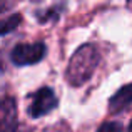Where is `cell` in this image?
<instances>
[{
  "label": "cell",
  "instance_id": "obj_6",
  "mask_svg": "<svg viewBox=\"0 0 132 132\" xmlns=\"http://www.w3.org/2000/svg\"><path fill=\"white\" fill-rule=\"evenodd\" d=\"M120 129H122V126L116 124V122H107V124L100 126V130H120Z\"/></svg>",
  "mask_w": 132,
  "mask_h": 132
},
{
  "label": "cell",
  "instance_id": "obj_4",
  "mask_svg": "<svg viewBox=\"0 0 132 132\" xmlns=\"http://www.w3.org/2000/svg\"><path fill=\"white\" fill-rule=\"evenodd\" d=\"M132 104V84L124 85L122 89H119L109 100V110L110 114H119L124 109H127Z\"/></svg>",
  "mask_w": 132,
  "mask_h": 132
},
{
  "label": "cell",
  "instance_id": "obj_8",
  "mask_svg": "<svg viewBox=\"0 0 132 132\" xmlns=\"http://www.w3.org/2000/svg\"><path fill=\"white\" fill-rule=\"evenodd\" d=\"M129 130H132V122H130V124H129Z\"/></svg>",
  "mask_w": 132,
  "mask_h": 132
},
{
  "label": "cell",
  "instance_id": "obj_10",
  "mask_svg": "<svg viewBox=\"0 0 132 132\" xmlns=\"http://www.w3.org/2000/svg\"><path fill=\"white\" fill-rule=\"evenodd\" d=\"M129 2H132V0H129Z\"/></svg>",
  "mask_w": 132,
  "mask_h": 132
},
{
  "label": "cell",
  "instance_id": "obj_1",
  "mask_svg": "<svg viewBox=\"0 0 132 132\" xmlns=\"http://www.w3.org/2000/svg\"><path fill=\"white\" fill-rule=\"evenodd\" d=\"M97 64H99V52L94 45L85 44L80 48H77L74 55H72L70 62H69L65 77L70 85H82L92 77L94 70H95Z\"/></svg>",
  "mask_w": 132,
  "mask_h": 132
},
{
  "label": "cell",
  "instance_id": "obj_5",
  "mask_svg": "<svg viewBox=\"0 0 132 132\" xmlns=\"http://www.w3.org/2000/svg\"><path fill=\"white\" fill-rule=\"evenodd\" d=\"M20 22H22V15H19V13H13L9 19L2 20V22H0V35H5V34L15 30Z\"/></svg>",
  "mask_w": 132,
  "mask_h": 132
},
{
  "label": "cell",
  "instance_id": "obj_3",
  "mask_svg": "<svg viewBox=\"0 0 132 132\" xmlns=\"http://www.w3.org/2000/svg\"><path fill=\"white\" fill-rule=\"evenodd\" d=\"M57 105V97H55L54 90L44 87L37 90L32 95V104H30V116L32 117H40L48 114L52 109H55Z\"/></svg>",
  "mask_w": 132,
  "mask_h": 132
},
{
  "label": "cell",
  "instance_id": "obj_9",
  "mask_svg": "<svg viewBox=\"0 0 132 132\" xmlns=\"http://www.w3.org/2000/svg\"><path fill=\"white\" fill-rule=\"evenodd\" d=\"M0 127H2V124H0Z\"/></svg>",
  "mask_w": 132,
  "mask_h": 132
},
{
  "label": "cell",
  "instance_id": "obj_7",
  "mask_svg": "<svg viewBox=\"0 0 132 132\" xmlns=\"http://www.w3.org/2000/svg\"><path fill=\"white\" fill-rule=\"evenodd\" d=\"M7 7H9V0H0V12H3Z\"/></svg>",
  "mask_w": 132,
  "mask_h": 132
},
{
  "label": "cell",
  "instance_id": "obj_2",
  "mask_svg": "<svg viewBox=\"0 0 132 132\" xmlns=\"http://www.w3.org/2000/svg\"><path fill=\"white\" fill-rule=\"evenodd\" d=\"M44 55H45V45L42 42L19 44L12 50V62L15 65H32L42 60Z\"/></svg>",
  "mask_w": 132,
  "mask_h": 132
}]
</instances>
